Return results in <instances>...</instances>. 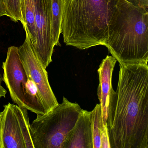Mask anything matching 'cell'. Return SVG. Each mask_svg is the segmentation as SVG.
Here are the masks:
<instances>
[{
    "instance_id": "6da1fadb",
    "label": "cell",
    "mask_w": 148,
    "mask_h": 148,
    "mask_svg": "<svg viewBox=\"0 0 148 148\" xmlns=\"http://www.w3.org/2000/svg\"><path fill=\"white\" fill-rule=\"evenodd\" d=\"M119 64L110 92L106 126L110 148H148V65Z\"/></svg>"
},
{
    "instance_id": "7a4b0ae2",
    "label": "cell",
    "mask_w": 148,
    "mask_h": 148,
    "mask_svg": "<svg viewBox=\"0 0 148 148\" xmlns=\"http://www.w3.org/2000/svg\"><path fill=\"white\" fill-rule=\"evenodd\" d=\"M119 0H63L64 42L80 50L104 46Z\"/></svg>"
},
{
    "instance_id": "3957f363",
    "label": "cell",
    "mask_w": 148,
    "mask_h": 148,
    "mask_svg": "<svg viewBox=\"0 0 148 148\" xmlns=\"http://www.w3.org/2000/svg\"><path fill=\"white\" fill-rule=\"evenodd\" d=\"M104 46L119 64L148 63V10L119 0Z\"/></svg>"
},
{
    "instance_id": "277c9868",
    "label": "cell",
    "mask_w": 148,
    "mask_h": 148,
    "mask_svg": "<svg viewBox=\"0 0 148 148\" xmlns=\"http://www.w3.org/2000/svg\"><path fill=\"white\" fill-rule=\"evenodd\" d=\"M81 109L77 103L63 97L62 103L43 115H37L31 124L34 148H64Z\"/></svg>"
},
{
    "instance_id": "5b68a950",
    "label": "cell",
    "mask_w": 148,
    "mask_h": 148,
    "mask_svg": "<svg viewBox=\"0 0 148 148\" xmlns=\"http://www.w3.org/2000/svg\"><path fill=\"white\" fill-rule=\"evenodd\" d=\"M1 148H34L27 110L8 103L0 120Z\"/></svg>"
},
{
    "instance_id": "8992f818",
    "label": "cell",
    "mask_w": 148,
    "mask_h": 148,
    "mask_svg": "<svg viewBox=\"0 0 148 148\" xmlns=\"http://www.w3.org/2000/svg\"><path fill=\"white\" fill-rule=\"evenodd\" d=\"M24 43L18 47V53L27 76L38 87L47 112L58 104L48 80L45 68L38 60L28 35L26 34Z\"/></svg>"
},
{
    "instance_id": "52a82bcc",
    "label": "cell",
    "mask_w": 148,
    "mask_h": 148,
    "mask_svg": "<svg viewBox=\"0 0 148 148\" xmlns=\"http://www.w3.org/2000/svg\"><path fill=\"white\" fill-rule=\"evenodd\" d=\"M51 0H34L36 42L33 47L38 60L45 69L52 61L55 47L51 32Z\"/></svg>"
},
{
    "instance_id": "ba28073f",
    "label": "cell",
    "mask_w": 148,
    "mask_h": 148,
    "mask_svg": "<svg viewBox=\"0 0 148 148\" xmlns=\"http://www.w3.org/2000/svg\"><path fill=\"white\" fill-rule=\"evenodd\" d=\"M2 68L4 71L2 79L13 101L20 107L25 108V90L28 78L20 58L18 47L13 46L8 48Z\"/></svg>"
},
{
    "instance_id": "9c48e42d",
    "label": "cell",
    "mask_w": 148,
    "mask_h": 148,
    "mask_svg": "<svg viewBox=\"0 0 148 148\" xmlns=\"http://www.w3.org/2000/svg\"><path fill=\"white\" fill-rule=\"evenodd\" d=\"M64 148H93L91 111L81 110Z\"/></svg>"
},
{
    "instance_id": "30bf717a",
    "label": "cell",
    "mask_w": 148,
    "mask_h": 148,
    "mask_svg": "<svg viewBox=\"0 0 148 148\" xmlns=\"http://www.w3.org/2000/svg\"><path fill=\"white\" fill-rule=\"evenodd\" d=\"M116 62V60L112 56H107L102 60L98 70L99 84L97 89V95L102 108L104 125L106 124L109 97L112 88V77Z\"/></svg>"
},
{
    "instance_id": "8fae6325",
    "label": "cell",
    "mask_w": 148,
    "mask_h": 148,
    "mask_svg": "<svg viewBox=\"0 0 148 148\" xmlns=\"http://www.w3.org/2000/svg\"><path fill=\"white\" fill-rule=\"evenodd\" d=\"M25 90V109L36 113L43 115L46 113L37 86L31 78L27 76Z\"/></svg>"
},
{
    "instance_id": "7c38bea8",
    "label": "cell",
    "mask_w": 148,
    "mask_h": 148,
    "mask_svg": "<svg viewBox=\"0 0 148 148\" xmlns=\"http://www.w3.org/2000/svg\"><path fill=\"white\" fill-rule=\"evenodd\" d=\"M21 11L23 27L34 46L36 42L34 0H21Z\"/></svg>"
},
{
    "instance_id": "4fadbf2b",
    "label": "cell",
    "mask_w": 148,
    "mask_h": 148,
    "mask_svg": "<svg viewBox=\"0 0 148 148\" xmlns=\"http://www.w3.org/2000/svg\"><path fill=\"white\" fill-rule=\"evenodd\" d=\"M63 0H51V32L54 46H60Z\"/></svg>"
},
{
    "instance_id": "5bb4252c",
    "label": "cell",
    "mask_w": 148,
    "mask_h": 148,
    "mask_svg": "<svg viewBox=\"0 0 148 148\" xmlns=\"http://www.w3.org/2000/svg\"><path fill=\"white\" fill-rule=\"evenodd\" d=\"M91 112L93 148H101L100 135L104 124L100 104H97Z\"/></svg>"
},
{
    "instance_id": "9a60e30c",
    "label": "cell",
    "mask_w": 148,
    "mask_h": 148,
    "mask_svg": "<svg viewBox=\"0 0 148 148\" xmlns=\"http://www.w3.org/2000/svg\"><path fill=\"white\" fill-rule=\"evenodd\" d=\"M8 17L15 22L19 21L23 24L21 11V0H5Z\"/></svg>"
},
{
    "instance_id": "2e32d148",
    "label": "cell",
    "mask_w": 148,
    "mask_h": 148,
    "mask_svg": "<svg viewBox=\"0 0 148 148\" xmlns=\"http://www.w3.org/2000/svg\"><path fill=\"white\" fill-rule=\"evenodd\" d=\"M101 148H110L106 124L104 125L100 135Z\"/></svg>"
},
{
    "instance_id": "e0dca14e",
    "label": "cell",
    "mask_w": 148,
    "mask_h": 148,
    "mask_svg": "<svg viewBox=\"0 0 148 148\" xmlns=\"http://www.w3.org/2000/svg\"><path fill=\"white\" fill-rule=\"evenodd\" d=\"M138 7L148 10V0H126Z\"/></svg>"
},
{
    "instance_id": "ac0fdd59",
    "label": "cell",
    "mask_w": 148,
    "mask_h": 148,
    "mask_svg": "<svg viewBox=\"0 0 148 148\" xmlns=\"http://www.w3.org/2000/svg\"><path fill=\"white\" fill-rule=\"evenodd\" d=\"M5 15L8 17V14L5 4V1L0 0V17Z\"/></svg>"
},
{
    "instance_id": "d6986e66",
    "label": "cell",
    "mask_w": 148,
    "mask_h": 148,
    "mask_svg": "<svg viewBox=\"0 0 148 148\" xmlns=\"http://www.w3.org/2000/svg\"><path fill=\"white\" fill-rule=\"evenodd\" d=\"M1 115H2V112H0V120L1 119ZM0 148H1V136H0Z\"/></svg>"
}]
</instances>
